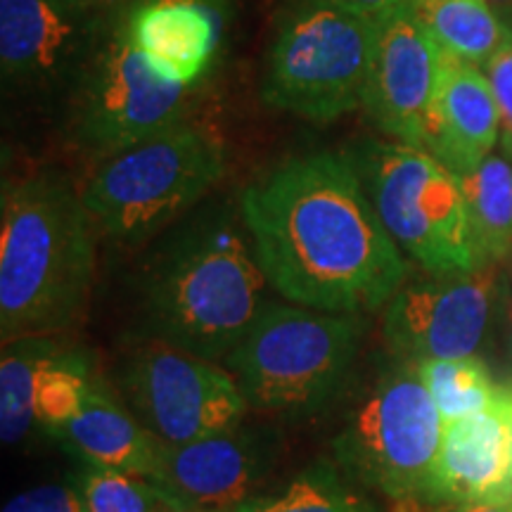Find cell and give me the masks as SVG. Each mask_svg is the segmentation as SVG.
<instances>
[{"instance_id":"6da1fadb","label":"cell","mask_w":512,"mask_h":512,"mask_svg":"<svg viewBox=\"0 0 512 512\" xmlns=\"http://www.w3.org/2000/svg\"><path fill=\"white\" fill-rule=\"evenodd\" d=\"M240 219L268 285L325 313L382 311L406 283V256L349 155L290 157L249 183Z\"/></svg>"},{"instance_id":"7a4b0ae2","label":"cell","mask_w":512,"mask_h":512,"mask_svg":"<svg viewBox=\"0 0 512 512\" xmlns=\"http://www.w3.org/2000/svg\"><path fill=\"white\" fill-rule=\"evenodd\" d=\"M95 223L60 174L5 181L0 195V339L67 335L86 318Z\"/></svg>"},{"instance_id":"3957f363","label":"cell","mask_w":512,"mask_h":512,"mask_svg":"<svg viewBox=\"0 0 512 512\" xmlns=\"http://www.w3.org/2000/svg\"><path fill=\"white\" fill-rule=\"evenodd\" d=\"M245 230L230 214L204 216L155 256L145 313L157 337L209 361L230 356L245 339L268 285Z\"/></svg>"},{"instance_id":"277c9868","label":"cell","mask_w":512,"mask_h":512,"mask_svg":"<svg viewBox=\"0 0 512 512\" xmlns=\"http://www.w3.org/2000/svg\"><path fill=\"white\" fill-rule=\"evenodd\" d=\"M226 174V147L195 119L100 162L81 188L102 238L140 245L202 200Z\"/></svg>"},{"instance_id":"5b68a950","label":"cell","mask_w":512,"mask_h":512,"mask_svg":"<svg viewBox=\"0 0 512 512\" xmlns=\"http://www.w3.org/2000/svg\"><path fill=\"white\" fill-rule=\"evenodd\" d=\"M363 335V316L271 304L226 358L249 408L306 415L342 392Z\"/></svg>"},{"instance_id":"8992f818","label":"cell","mask_w":512,"mask_h":512,"mask_svg":"<svg viewBox=\"0 0 512 512\" xmlns=\"http://www.w3.org/2000/svg\"><path fill=\"white\" fill-rule=\"evenodd\" d=\"M380 22L335 0H292L268 48L261 100L309 121L363 110Z\"/></svg>"},{"instance_id":"52a82bcc","label":"cell","mask_w":512,"mask_h":512,"mask_svg":"<svg viewBox=\"0 0 512 512\" xmlns=\"http://www.w3.org/2000/svg\"><path fill=\"white\" fill-rule=\"evenodd\" d=\"M444 418L413 363L387 370L332 441L337 465L406 510L437 508L434 472Z\"/></svg>"},{"instance_id":"ba28073f","label":"cell","mask_w":512,"mask_h":512,"mask_svg":"<svg viewBox=\"0 0 512 512\" xmlns=\"http://www.w3.org/2000/svg\"><path fill=\"white\" fill-rule=\"evenodd\" d=\"M377 214L403 254L430 275L484 268L472 245L458 176L430 152L370 143L354 159Z\"/></svg>"},{"instance_id":"9c48e42d","label":"cell","mask_w":512,"mask_h":512,"mask_svg":"<svg viewBox=\"0 0 512 512\" xmlns=\"http://www.w3.org/2000/svg\"><path fill=\"white\" fill-rule=\"evenodd\" d=\"M69 93V136L76 150L105 162L190 119L200 88L178 86L152 72L121 12H114Z\"/></svg>"},{"instance_id":"30bf717a","label":"cell","mask_w":512,"mask_h":512,"mask_svg":"<svg viewBox=\"0 0 512 512\" xmlns=\"http://www.w3.org/2000/svg\"><path fill=\"white\" fill-rule=\"evenodd\" d=\"M121 389L147 430L174 446L233 430L249 408L233 375L162 337L128 351Z\"/></svg>"},{"instance_id":"8fae6325","label":"cell","mask_w":512,"mask_h":512,"mask_svg":"<svg viewBox=\"0 0 512 512\" xmlns=\"http://www.w3.org/2000/svg\"><path fill=\"white\" fill-rule=\"evenodd\" d=\"M496 266L403 283L382 309V342L401 363L475 356L496 304Z\"/></svg>"},{"instance_id":"7c38bea8","label":"cell","mask_w":512,"mask_h":512,"mask_svg":"<svg viewBox=\"0 0 512 512\" xmlns=\"http://www.w3.org/2000/svg\"><path fill=\"white\" fill-rule=\"evenodd\" d=\"M278 458L280 434L273 427L238 425L188 444H162L147 482L171 512H235L256 496Z\"/></svg>"},{"instance_id":"4fadbf2b","label":"cell","mask_w":512,"mask_h":512,"mask_svg":"<svg viewBox=\"0 0 512 512\" xmlns=\"http://www.w3.org/2000/svg\"><path fill=\"white\" fill-rule=\"evenodd\" d=\"M112 15L64 0H0V72L12 93H53L79 79Z\"/></svg>"},{"instance_id":"5bb4252c","label":"cell","mask_w":512,"mask_h":512,"mask_svg":"<svg viewBox=\"0 0 512 512\" xmlns=\"http://www.w3.org/2000/svg\"><path fill=\"white\" fill-rule=\"evenodd\" d=\"M441 57V48L413 17L411 0L380 22L363 110L394 143L425 150Z\"/></svg>"},{"instance_id":"9a60e30c","label":"cell","mask_w":512,"mask_h":512,"mask_svg":"<svg viewBox=\"0 0 512 512\" xmlns=\"http://www.w3.org/2000/svg\"><path fill=\"white\" fill-rule=\"evenodd\" d=\"M119 12L152 72L200 88L226 36L228 0H133Z\"/></svg>"},{"instance_id":"2e32d148","label":"cell","mask_w":512,"mask_h":512,"mask_svg":"<svg viewBox=\"0 0 512 512\" xmlns=\"http://www.w3.org/2000/svg\"><path fill=\"white\" fill-rule=\"evenodd\" d=\"M498 138L501 117L489 76L477 64L444 53L427 117L425 152L458 176L491 157Z\"/></svg>"},{"instance_id":"e0dca14e","label":"cell","mask_w":512,"mask_h":512,"mask_svg":"<svg viewBox=\"0 0 512 512\" xmlns=\"http://www.w3.org/2000/svg\"><path fill=\"white\" fill-rule=\"evenodd\" d=\"M512 491V432L503 399L486 411L444 422L434 472L437 508L498 498Z\"/></svg>"},{"instance_id":"ac0fdd59","label":"cell","mask_w":512,"mask_h":512,"mask_svg":"<svg viewBox=\"0 0 512 512\" xmlns=\"http://www.w3.org/2000/svg\"><path fill=\"white\" fill-rule=\"evenodd\" d=\"M50 437L60 441L81 463L143 479L155 475L164 444L136 415L114 401L98 380L93 382L79 413L50 432Z\"/></svg>"},{"instance_id":"d6986e66","label":"cell","mask_w":512,"mask_h":512,"mask_svg":"<svg viewBox=\"0 0 512 512\" xmlns=\"http://www.w3.org/2000/svg\"><path fill=\"white\" fill-rule=\"evenodd\" d=\"M411 10L446 55L477 67H486L512 36L489 0H411Z\"/></svg>"},{"instance_id":"ffe728a7","label":"cell","mask_w":512,"mask_h":512,"mask_svg":"<svg viewBox=\"0 0 512 512\" xmlns=\"http://www.w3.org/2000/svg\"><path fill=\"white\" fill-rule=\"evenodd\" d=\"M458 183L479 264H501L512 254V166L501 157H486L458 174Z\"/></svg>"},{"instance_id":"44dd1931","label":"cell","mask_w":512,"mask_h":512,"mask_svg":"<svg viewBox=\"0 0 512 512\" xmlns=\"http://www.w3.org/2000/svg\"><path fill=\"white\" fill-rule=\"evenodd\" d=\"M64 335L22 337L3 344L0 356V437L19 444L38 425L36 387L43 368L60 354Z\"/></svg>"},{"instance_id":"7402d4cb","label":"cell","mask_w":512,"mask_h":512,"mask_svg":"<svg viewBox=\"0 0 512 512\" xmlns=\"http://www.w3.org/2000/svg\"><path fill=\"white\" fill-rule=\"evenodd\" d=\"M235 512H380L339 465L318 460L273 494L249 498Z\"/></svg>"},{"instance_id":"603a6c76","label":"cell","mask_w":512,"mask_h":512,"mask_svg":"<svg viewBox=\"0 0 512 512\" xmlns=\"http://www.w3.org/2000/svg\"><path fill=\"white\" fill-rule=\"evenodd\" d=\"M415 368L444 422L486 411L494 406L501 392L489 368L477 356L437 358L418 363Z\"/></svg>"},{"instance_id":"cb8c5ba5","label":"cell","mask_w":512,"mask_h":512,"mask_svg":"<svg viewBox=\"0 0 512 512\" xmlns=\"http://www.w3.org/2000/svg\"><path fill=\"white\" fill-rule=\"evenodd\" d=\"M95 382L93 356L88 349L64 344L60 354L43 368L36 387V422L48 434L72 420Z\"/></svg>"},{"instance_id":"d4e9b609","label":"cell","mask_w":512,"mask_h":512,"mask_svg":"<svg viewBox=\"0 0 512 512\" xmlns=\"http://www.w3.org/2000/svg\"><path fill=\"white\" fill-rule=\"evenodd\" d=\"M88 512H157L166 508L157 486L143 477L83 463L76 475Z\"/></svg>"},{"instance_id":"484cf974","label":"cell","mask_w":512,"mask_h":512,"mask_svg":"<svg viewBox=\"0 0 512 512\" xmlns=\"http://www.w3.org/2000/svg\"><path fill=\"white\" fill-rule=\"evenodd\" d=\"M3 512H88V505L76 484H46L10 498Z\"/></svg>"},{"instance_id":"4316f807","label":"cell","mask_w":512,"mask_h":512,"mask_svg":"<svg viewBox=\"0 0 512 512\" xmlns=\"http://www.w3.org/2000/svg\"><path fill=\"white\" fill-rule=\"evenodd\" d=\"M501 117V145L512 159V36L484 67Z\"/></svg>"},{"instance_id":"83f0119b","label":"cell","mask_w":512,"mask_h":512,"mask_svg":"<svg viewBox=\"0 0 512 512\" xmlns=\"http://www.w3.org/2000/svg\"><path fill=\"white\" fill-rule=\"evenodd\" d=\"M335 3L344 5V8L354 10L368 19H375V22H382L384 17H389L401 5H406L408 0H335Z\"/></svg>"},{"instance_id":"f1b7e54d","label":"cell","mask_w":512,"mask_h":512,"mask_svg":"<svg viewBox=\"0 0 512 512\" xmlns=\"http://www.w3.org/2000/svg\"><path fill=\"white\" fill-rule=\"evenodd\" d=\"M437 512H512V491L498 498H486V501L444 505Z\"/></svg>"},{"instance_id":"f546056e","label":"cell","mask_w":512,"mask_h":512,"mask_svg":"<svg viewBox=\"0 0 512 512\" xmlns=\"http://www.w3.org/2000/svg\"><path fill=\"white\" fill-rule=\"evenodd\" d=\"M64 3L74 5V8H79L83 12H91V15L107 17L124 10L128 3H133V0H64Z\"/></svg>"},{"instance_id":"4dcf8cb0","label":"cell","mask_w":512,"mask_h":512,"mask_svg":"<svg viewBox=\"0 0 512 512\" xmlns=\"http://www.w3.org/2000/svg\"><path fill=\"white\" fill-rule=\"evenodd\" d=\"M505 325H508L510 349H512V294H508V297H505Z\"/></svg>"},{"instance_id":"1f68e13d","label":"cell","mask_w":512,"mask_h":512,"mask_svg":"<svg viewBox=\"0 0 512 512\" xmlns=\"http://www.w3.org/2000/svg\"><path fill=\"white\" fill-rule=\"evenodd\" d=\"M503 399H505V406H508V415H510V432H512V387H503Z\"/></svg>"},{"instance_id":"d6a6232c","label":"cell","mask_w":512,"mask_h":512,"mask_svg":"<svg viewBox=\"0 0 512 512\" xmlns=\"http://www.w3.org/2000/svg\"><path fill=\"white\" fill-rule=\"evenodd\" d=\"M489 3H512V0H489Z\"/></svg>"}]
</instances>
